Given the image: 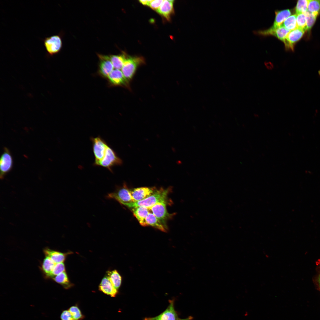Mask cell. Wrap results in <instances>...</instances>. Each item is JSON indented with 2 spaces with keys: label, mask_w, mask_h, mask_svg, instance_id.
<instances>
[{
  "label": "cell",
  "mask_w": 320,
  "mask_h": 320,
  "mask_svg": "<svg viewBox=\"0 0 320 320\" xmlns=\"http://www.w3.org/2000/svg\"><path fill=\"white\" fill-rule=\"evenodd\" d=\"M171 190L170 188L166 189L161 188L157 189L153 194L146 199L129 204L126 206L130 208L140 206L149 208L158 203L167 201L168 195Z\"/></svg>",
  "instance_id": "1"
},
{
  "label": "cell",
  "mask_w": 320,
  "mask_h": 320,
  "mask_svg": "<svg viewBox=\"0 0 320 320\" xmlns=\"http://www.w3.org/2000/svg\"><path fill=\"white\" fill-rule=\"evenodd\" d=\"M144 63V59L142 57H131L127 55L121 71L125 78L129 81L138 67Z\"/></svg>",
  "instance_id": "2"
},
{
  "label": "cell",
  "mask_w": 320,
  "mask_h": 320,
  "mask_svg": "<svg viewBox=\"0 0 320 320\" xmlns=\"http://www.w3.org/2000/svg\"><path fill=\"white\" fill-rule=\"evenodd\" d=\"M43 42L47 54L49 56L57 54L62 47V41L60 34L45 37L43 39Z\"/></svg>",
  "instance_id": "3"
},
{
  "label": "cell",
  "mask_w": 320,
  "mask_h": 320,
  "mask_svg": "<svg viewBox=\"0 0 320 320\" xmlns=\"http://www.w3.org/2000/svg\"><path fill=\"white\" fill-rule=\"evenodd\" d=\"M122 163L121 159L117 156L113 149L108 145L104 156L97 166L105 167L112 172V168L114 166L121 165Z\"/></svg>",
  "instance_id": "4"
},
{
  "label": "cell",
  "mask_w": 320,
  "mask_h": 320,
  "mask_svg": "<svg viewBox=\"0 0 320 320\" xmlns=\"http://www.w3.org/2000/svg\"><path fill=\"white\" fill-rule=\"evenodd\" d=\"M90 140L92 143L93 151L95 157V161L93 165L97 166L104 156L108 145L100 136L96 137H91Z\"/></svg>",
  "instance_id": "5"
},
{
  "label": "cell",
  "mask_w": 320,
  "mask_h": 320,
  "mask_svg": "<svg viewBox=\"0 0 320 320\" xmlns=\"http://www.w3.org/2000/svg\"><path fill=\"white\" fill-rule=\"evenodd\" d=\"M107 197L109 199H114L125 206L135 202L129 189L125 185L117 189L114 192L108 194Z\"/></svg>",
  "instance_id": "6"
},
{
  "label": "cell",
  "mask_w": 320,
  "mask_h": 320,
  "mask_svg": "<svg viewBox=\"0 0 320 320\" xmlns=\"http://www.w3.org/2000/svg\"><path fill=\"white\" fill-rule=\"evenodd\" d=\"M167 201H163L157 203L149 208L152 213L163 224L167 229V221L172 218L175 214H170L167 210L166 205Z\"/></svg>",
  "instance_id": "7"
},
{
  "label": "cell",
  "mask_w": 320,
  "mask_h": 320,
  "mask_svg": "<svg viewBox=\"0 0 320 320\" xmlns=\"http://www.w3.org/2000/svg\"><path fill=\"white\" fill-rule=\"evenodd\" d=\"M13 164V159L9 150L7 147H4L0 160V177L1 179H3L5 176L12 170Z\"/></svg>",
  "instance_id": "8"
},
{
  "label": "cell",
  "mask_w": 320,
  "mask_h": 320,
  "mask_svg": "<svg viewBox=\"0 0 320 320\" xmlns=\"http://www.w3.org/2000/svg\"><path fill=\"white\" fill-rule=\"evenodd\" d=\"M106 79L111 86L130 88L129 81L124 76L121 70L114 69Z\"/></svg>",
  "instance_id": "9"
},
{
  "label": "cell",
  "mask_w": 320,
  "mask_h": 320,
  "mask_svg": "<svg viewBox=\"0 0 320 320\" xmlns=\"http://www.w3.org/2000/svg\"><path fill=\"white\" fill-rule=\"evenodd\" d=\"M166 309L159 315L154 317H145L143 320H177L178 315L174 308V301L170 300Z\"/></svg>",
  "instance_id": "10"
},
{
  "label": "cell",
  "mask_w": 320,
  "mask_h": 320,
  "mask_svg": "<svg viewBox=\"0 0 320 320\" xmlns=\"http://www.w3.org/2000/svg\"><path fill=\"white\" fill-rule=\"evenodd\" d=\"M99 59L98 72L100 75L106 78L108 76L114 69L113 65L111 61L109 55L97 54Z\"/></svg>",
  "instance_id": "11"
},
{
  "label": "cell",
  "mask_w": 320,
  "mask_h": 320,
  "mask_svg": "<svg viewBox=\"0 0 320 320\" xmlns=\"http://www.w3.org/2000/svg\"><path fill=\"white\" fill-rule=\"evenodd\" d=\"M290 31L289 30L281 25L277 27L272 26L267 30L258 31L257 33L263 36H274L284 42Z\"/></svg>",
  "instance_id": "12"
},
{
  "label": "cell",
  "mask_w": 320,
  "mask_h": 320,
  "mask_svg": "<svg viewBox=\"0 0 320 320\" xmlns=\"http://www.w3.org/2000/svg\"><path fill=\"white\" fill-rule=\"evenodd\" d=\"M305 31L299 28L290 31L284 41L285 48L293 50L295 44L301 38Z\"/></svg>",
  "instance_id": "13"
},
{
  "label": "cell",
  "mask_w": 320,
  "mask_h": 320,
  "mask_svg": "<svg viewBox=\"0 0 320 320\" xmlns=\"http://www.w3.org/2000/svg\"><path fill=\"white\" fill-rule=\"evenodd\" d=\"M156 190L155 188L140 187L130 190V192L135 202L146 199L153 194Z\"/></svg>",
  "instance_id": "14"
},
{
  "label": "cell",
  "mask_w": 320,
  "mask_h": 320,
  "mask_svg": "<svg viewBox=\"0 0 320 320\" xmlns=\"http://www.w3.org/2000/svg\"><path fill=\"white\" fill-rule=\"evenodd\" d=\"M100 291L110 296L115 297L118 293V291L113 285L108 277H104L99 286Z\"/></svg>",
  "instance_id": "15"
},
{
  "label": "cell",
  "mask_w": 320,
  "mask_h": 320,
  "mask_svg": "<svg viewBox=\"0 0 320 320\" xmlns=\"http://www.w3.org/2000/svg\"><path fill=\"white\" fill-rule=\"evenodd\" d=\"M45 256L49 257L55 263H63L69 252L63 253L52 249L47 247L43 249Z\"/></svg>",
  "instance_id": "16"
},
{
  "label": "cell",
  "mask_w": 320,
  "mask_h": 320,
  "mask_svg": "<svg viewBox=\"0 0 320 320\" xmlns=\"http://www.w3.org/2000/svg\"><path fill=\"white\" fill-rule=\"evenodd\" d=\"M131 209L134 215L137 219L140 225L143 226H147L145 220L150 212L149 208L140 206Z\"/></svg>",
  "instance_id": "17"
},
{
  "label": "cell",
  "mask_w": 320,
  "mask_h": 320,
  "mask_svg": "<svg viewBox=\"0 0 320 320\" xmlns=\"http://www.w3.org/2000/svg\"><path fill=\"white\" fill-rule=\"evenodd\" d=\"M55 264L49 257L45 256L40 268L45 279H51Z\"/></svg>",
  "instance_id": "18"
},
{
  "label": "cell",
  "mask_w": 320,
  "mask_h": 320,
  "mask_svg": "<svg viewBox=\"0 0 320 320\" xmlns=\"http://www.w3.org/2000/svg\"><path fill=\"white\" fill-rule=\"evenodd\" d=\"M173 0H164L162 4L156 10L160 14L167 19H169L171 14L173 12Z\"/></svg>",
  "instance_id": "19"
},
{
  "label": "cell",
  "mask_w": 320,
  "mask_h": 320,
  "mask_svg": "<svg viewBox=\"0 0 320 320\" xmlns=\"http://www.w3.org/2000/svg\"><path fill=\"white\" fill-rule=\"evenodd\" d=\"M146 223L147 226H151L161 231L166 232L167 229L162 222L152 213L150 212L146 217Z\"/></svg>",
  "instance_id": "20"
},
{
  "label": "cell",
  "mask_w": 320,
  "mask_h": 320,
  "mask_svg": "<svg viewBox=\"0 0 320 320\" xmlns=\"http://www.w3.org/2000/svg\"><path fill=\"white\" fill-rule=\"evenodd\" d=\"M291 14V12L289 9L276 11L275 19L273 26L274 27L280 26Z\"/></svg>",
  "instance_id": "21"
},
{
  "label": "cell",
  "mask_w": 320,
  "mask_h": 320,
  "mask_svg": "<svg viewBox=\"0 0 320 320\" xmlns=\"http://www.w3.org/2000/svg\"><path fill=\"white\" fill-rule=\"evenodd\" d=\"M51 279L61 285L66 289L70 288L73 285V284L70 281L65 271L54 276Z\"/></svg>",
  "instance_id": "22"
},
{
  "label": "cell",
  "mask_w": 320,
  "mask_h": 320,
  "mask_svg": "<svg viewBox=\"0 0 320 320\" xmlns=\"http://www.w3.org/2000/svg\"><path fill=\"white\" fill-rule=\"evenodd\" d=\"M109 59L114 67V69H121L125 60L127 54L125 53L119 55H109Z\"/></svg>",
  "instance_id": "23"
},
{
  "label": "cell",
  "mask_w": 320,
  "mask_h": 320,
  "mask_svg": "<svg viewBox=\"0 0 320 320\" xmlns=\"http://www.w3.org/2000/svg\"><path fill=\"white\" fill-rule=\"evenodd\" d=\"M107 274V276L113 285L118 290L121 283L122 278L120 274L116 270L108 271Z\"/></svg>",
  "instance_id": "24"
},
{
  "label": "cell",
  "mask_w": 320,
  "mask_h": 320,
  "mask_svg": "<svg viewBox=\"0 0 320 320\" xmlns=\"http://www.w3.org/2000/svg\"><path fill=\"white\" fill-rule=\"evenodd\" d=\"M296 17V14L289 16L284 20L281 25L290 31L296 29L297 28Z\"/></svg>",
  "instance_id": "25"
},
{
  "label": "cell",
  "mask_w": 320,
  "mask_h": 320,
  "mask_svg": "<svg viewBox=\"0 0 320 320\" xmlns=\"http://www.w3.org/2000/svg\"><path fill=\"white\" fill-rule=\"evenodd\" d=\"M68 310L71 313L73 320H82L84 318V316L77 305L71 306Z\"/></svg>",
  "instance_id": "26"
},
{
  "label": "cell",
  "mask_w": 320,
  "mask_h": 320,
  "mask_svg": "<svg viewBox=\"0 0 320 320\" xmlns=\"http://www.w3.org/2000/svg\"><path fill=\"white\" fill-rule=\"evenodd\" d=\"M308 11L311 13H320V0H308Z\"/></svg>",
  "instance_id": "27"
},
{
  "label": "cell",
  "mask_w": 320,
  "mask_h": 320,
  "mask_svg": "<svg viewBox=\"0 0 320 320\" xmlns=\"http://www.w3.org/2000/svg\"><path fill=\"white\" fill-rule=\"evenodd\" d=\"M308 0H300L297 3L295 8L296 14L305 13L308 11Z\"/></svg>",
  "instance_id": "28"
},
{
  "label": "cell",
  "mask_w": 320,
  "mask_h": 320,
  "mask_svg": "<svg viewBox=\"0 0 320 320\" xmlns=\"http://www.w3.org/2000/svg\"><path fill=\"white\" fill-rule=\"evenodd\" d=\"M306 18V30H310L314 24L318 14L307 11L305 13Z\"/></svg>",
  "instance_id": "29"
},
{
  "label": "cell",
  "mask_w": 320,
  "mask_h": 320,
  "mask_svg": "<svg viewBox=\"0 0 320 320\" xmlns=\"http://www.w3.org/2000/svg\"><path fill=\"white\" fill-rule=\"evenodd\" d=\"M296 15L297 28L306 31V18L305 13H300Z\"/></svg>",
  "instance_id": "30"
},
{
  "label": "cell",
  "mask_w": 320,
  "mask_h": 320,
  "mask_svg": "<svg viewBox=\"0 0 320 320\" xmlns=\"http://www.w3.org/2000/svg\"><path fill=\"white\" fill-rule=\"evenodd\" d=\"M64 271H65V267L63 263H55L52 272L50 279Z\"/></svg>",
  "instance_id": "31"
},
{
  "label": "cell",
  "mask_w": 320,
  "mask_h": 320,
  "mask_svg": "<svg viewBox=\"0 0 320 320\" xmlns=\"http://www.w3.org/2000/svg\"><path fill=\"white\" fill-rule=\"evenodd\" d=\"M60 319L61 320H73L68 310H64L62 311L60 314Z\"/></svg>",
  "instance_id": "32"
},
{
  "label": "cell",
  "mask_w": 320,
  "mask_h": 320,
  "mask_svg": "<svg viewBox=\"0 0 320 320\" xmlns=\"http://www.w3.org/2000/svg\"><path fill=\"white\" fill-rule=\"evenodd\" d=\"M164 0H151L148 6L152 9L157 10L161 5Z\"/></svg>",
  "instance_id": "33"
},
{
  "label": "cell",
  "mask_w": 320,
  "mask_h": 320,
  "mask_svg": "<svg viewBox=\"0 0 320 320\" xmlns=\"http://www.w3.org/2000/svg\"><path fill=\"white\" fill-rule=\"evenodd\" d=\"M316 284L320 291V272L317 275L316 279Z\"/></svg>",
  "instance_id": "34"
},
{
  "label": "cell",
  "mask_w": 320,
  "mask_h": 320,
  "mask_svg": "<svg viewBox=\"0 0 320 320\" xmlns=\"http://www.w3.org/2000/svg\"><path fill=\"white\" fill-rule=\"evenodd\" d=\"M151 1V0H140L139 1L140 3H141L143 5H147L148 6Z\"/></svg>",
  "instance_id": "35"
},
{
  "label": "cell",
  "mask_w": 320,
  "mask_h": 320,
  "mask_svg": "<svg viewBox=\"0 0 320 320\" xmlns=\"http://www.w3.org/2000/svg\"><path fill=\"white\" fill-rule=\"evenodd\" d=\"M193 318L192 316H190L185 319H179L178 318L177 320H191L193 319Z\"/></svg>",
  "instance_id": "36"
},
{
  "label": "cell",
  "mask_w": 320,
  "mask_h": 320,
  "mask_svg": "<svg viewBox=\"0 0 320 320\" xmlns=\"http://www.w3.org/2000/svg\"><path fill=\"white\" fill-rule=\"evenodd\" d=\"M248 315V312L247 311H245L244 313V316H247Z\"/></svg>",
  "instance_id": "37"
},
{
  "label": "cell",
  "mask_w": 320,
  "mask_h": 320,
  "mask_svg": "<svg viewBox=\"0 0 320 320\" xmlns=\"http://www.w3.org/2000/svg\"><path fill=\"white\" fill-rule=\"evenodd\" d=\"M319 74L320 76V70L319 71Z\"/></svg>",
  "instance_id": "38"
}]
</instances>
